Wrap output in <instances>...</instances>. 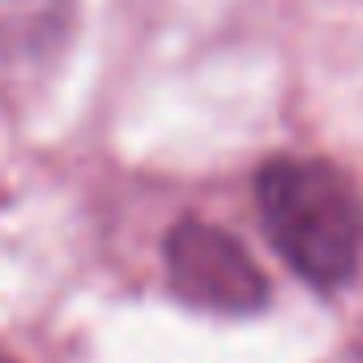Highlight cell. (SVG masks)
Segmentation results:
<instances>
[{"label": "cell", "mask_w": 363, "mask_h": 363, "mask_svg": "<svg viewBox=\"0 0 363 363\" xmlns=\"http://www.w3.org/2000/svg\"><path fill=\"white\" fill-rule=\"evenodd\" d=\"M257 210L278 257L316 291H337L363 261V197L325 158L278 154L257 171Z\"/></svg>", "instance_id": "1"}, {"label": "cell", "mask_w": 363, "mask_h": 363, "mask_svg": "<svg viewBox=\"0 0 363 363\" xmlns=\"http://www.w3.org/2000/svg\"><path fill=\"white\" fill-rule=\"evenodd\" d=\"M167 286L179 303L218 312V316H252L269 303V282L248 248L201 218L175 223L162 240Z\"/></svg>", "instance_id": "2"}, {"label": "cell", "mask_w": 363, "mask_h": 363, "mask_svg": "<svg viewBox=\"0 0 363 363\" xmlns=\"http://www.w3.org/2000/svg\"><path fill=\"white\" fill-rule=\"evenodd\" d=\"M73 22V0H0V56L35 60L52 52Z\"/></svg>", "instance_id": "3"}, {"label": "cell", "mask_w": 363, "mask_h": 363, "mask_svg": "<svg viewBox=\"0 0 363 363\" xmlns=\"http://www.w3.org/2000/svg\"><path fill=\"white\" fill-rule=\"evenodd\" d=\"M0 363H13V359H9V354H0Z\"/></svg>", "instance_id": "4"}]
</instances>
